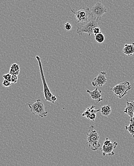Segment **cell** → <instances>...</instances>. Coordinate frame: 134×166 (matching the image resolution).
I'll list each match as a JSON object with an SVG mask.
<instances>
[{
	"instance_id": "cell-1",
	"label": "cell",
	"mask_w": 134,
	"mask_h": 166,
	"mask_svg": "<svg viewBox=\"0 0 134 166\" xmlns=\"http://www.w3.org/2000/svg\"><path fill=\"white\" fill-rule=\"evenodd\" d=\"M100 20L91 14L88 21L83 23H77V34L79 36H81L83 33H87L88 36H90L93 35L95 28L100 27Z\"/></svg>"
},
{
	"instance_id": "cell-2",
	"label": "cell",
	"mask_w": 134,
	"mask_h": 166,
	"mask_svg": "<svg viewBox=\"0 0 134 166\" xmlns=\"http://www.w3.org/2000/svg\"><path fill=\"white\" fill-rule=\"evenodd\" d=\"M30 111L34 115H37L42 118L46 117L48 115V112L44 108V105L41 99L36 100L34 103L28 104Z\"/></svg>"
},
{
	"instance_id": "cell-3",
	"label": "cell",
	"mask_w": 134,
	"mask_h": 166,
	"mask_svg": "<svg viewBox=\"0 0 134 166\" xmlns=\"http://www.w3.org/2000/svg\"><path fill=\"white\" fill-rule=\"evenodd\" d=\"M36 59L38 62L39 65L40 72L41 77L42 80L43 84V94H44V98L46 101L52 103V97L53 94L51 92V91L49 88L47 83L46 78L44 76V72H43V68L42 63L41 62V58L38 56H36Z\"/></svg>"
},
{
	"instance_id": "cell-4",
	"label": "cell",
	"mask_w": 134,
	"mask_h": 166,
	"mask_svg": "<svg viewBox=\"0 0 134 166\" xmlns=\"http://www.w3.org/2000/svg\"><path fill=\"white\" fill-rule=\"evenodd\" d=\"M71 11L75 15L77 23L86 22L91 16V11L88 7L80 8L77 10L71 9Z\"/></svg>"
},
{
	"instance_id": "cell-5",
	"label": "cell",
	"mask_w": 134,
	"mask_h": 166,
	"mask_svg": "<svg viewBox=\"0 0 134 166\" xmlns=\"http://www.w3.org/2000/svg\"><path fill=\"white\" fill-rule=\"evenodd\" d=\"M131 89L132 86L130 85V83L125 82L116 85L115 87L111 88L110 90H112L115 96L120 98H122L127 95L128 92Z\"/></svg>"
},
{
	"instance_id": "cell-6",
	"label": "cell",
	"mask_w": 134,
	"mask_h": 166,
	"mask_svg": "<svg viewBox=\"0 0 134 166\" xmlns=\"http://www.w3.org/2000/svg\"><path fill=\"white\" fill-rule=\"evenodd\" d=\"M90 11L93 16L100 20L103 15L107 13L108 10L101 2H98L92 7Z\"/></svg>"
},
{
	"instance_id": "cell-7",
	"label": "cell",
	"mask_w": 134,
	"mask_h": 166,
	"mask_svg": "<svg viewBox=\"0 0 134 166\" xmlns=\"http://www.w3.org/2000/svg\"><path fill=\"white\" fill-rule=\"evenodd\" d=\"M107 73L105 71H101L96 77L93 79L92 84L94 87H101L107 83L106 78Z\"/></svg>"
},
{
	"instance_id": "cell-8",
	"label": "cell",
	"mask_w": 134,
	"mask_h": 166,
	"mask_svg": "<svg viewBox=\"0 0 134 166\" xmlns=\"http://www.w3.org/2000/svg\"><path fill=\"white\" fill-rule=\"evenodd\" d=\"M100 139L99 134L96 130L94 129V126L93 125H91L89 127L88 133L87 135V144L88 146L90 145L92 142L95 141H98Z\"/></svg>"
},
{
	"instance_id": "cell-9",
	"label": "cell",
	"mask_w": 134,
	"mask_h": 166,
	"mask_svg": "<svg viewBox=\"0 0 134 166\" xmlns=\"http://www.w3.org/2000/svg\"><path fill=\"white\" fill-rule=\"evenodd\" d=\"M117 145H118V143L116 141L112 143V144L110 146L103 145L101 148V151L102 152L103 155L105 156L106 154H108L110 156L115 155L114 150V149L116 148Z\"/></svg>"
},
{
	"instance_id": "cell-10",
	"label": "cell",
	"mask_w": 134,
	"mask_h": 166,
	"mask_svg": "<svg viewBox=\"0 0 134 166\" xmlns=\"http://www.w3.org/2000/svg\"><path fill=\"white\" fill-rule=\"evenodd\" d=\"M87 92L90 95V97L92 100H95L97 103L100 102L103 100L102 98V91L99 90L98 88H95V90L93 91L87 90Z\"/></svg>"
},
{
	"instance_id": "cell-11",
	"label": "cell",
	"mask_w": 134,
	"mask_h": 166,
	"mask_svg": "<svg viewBox=\"0 0 134 166\" xmlns=\"http://www.w3.org/2000/svg\"><path fill=\"white\" fill-rule=\"evenodd\" d=\"M123 53L128 56L130 57L134 54V45L133 44H126L122 50Z\"/></svg>"
},
{
	"instance_id": "cell-12",
	"label": "cell",
	"mask_w": 134,
	"mask_h": 166,
	"mask_svg": "<svg viewBox=\"0 0 134 166\" xmlns=\"http://www.w3.org/2000/svg\"><path fill=\"white\" fill-rule=\"evenodd\" d=\"M124 113L128 114L130 118L133 117L134 116L133 105L130 102H128V100H127V106H126Z\"/></svg>"
},
{
	"instance_id": "cell-13",
	"label": "cell",
	"mask_w": 134,
	"mask_h": 166,
	"mask_svg": "<svg viewBox=\"0 0 134 166\" xmlns=\"http://www.w3.org/2000/svg\"><path fill=\"white\" fill-rule=\"evenodd\" d=\"M20 69L19 65L16 63H13L11 65L9 73L12 75H18L20 73Z\"/></svg>"
},
{
	"instance_id": "cell-14",
	"label": "cell",
	"mask_w": 134,
	"mask_h": 166,
	"mask_svg": "<svg viewBox=\"0 0 134 166\" xmlns=\"http://www.w3.org/2000/svg\"><path fill=\"white\" fill-rule=\"evenodd\" d=\"M112 112L111 106L110 105H107L104 106L101 109V113L104 117H108L110 115Z\"/></svg>"
},
{
	"instance_id": "cell-15",
	"label": "cell",
	"mask_w": 134,
	"mask_h": 166,
	"mask_svg": "<svg viewBox=\"0 0 134 166\" xmlns=\"http://www.w3.org/2000/svg\"><path fill=\"white\" fill-rule=\"evenodd\" d=\"M125 129L128 131L130 134L134 138V121L130 118V124L128 126H125Z\"/></svg>"
},
{
	"instance_id": "cell-16",
	"label": "cell",
	"mask_w": 134,
	"mask_h": 166,
	"mask_svg": "<svg viewBox=\"0 0 134 166\" xmlns=\"http://www.w3.org/2000/svg\"><path fill=\"white\" fill-rule=\"evenodd\" d=\"M88 146L91 148V150L93 151H96L98 150L101 147V144L98 141H95L92 142Z\"/></svg>"
},
{
	"instance_id": "cell-17",
	"label": "cell",
	"mask_w": 134,
	"mask_h": 166,
	"mask_svg": "<svg viewBox=\"0 0 134 166\" xmlns=\"http://www.w3.org/2000/svg\"><path fill=\"white\" fill-rule=\"evenodd\" d=\"M95 40L99 43H102L105 40V36L102 33H100L95 36Z\"/></svg>"
},
{
	"instance_id": "cell-18",
	"label": "cell",
	"mask_w": 134,
	"mask_h": 166,
	"mask_svg": "<svg viewBox=\"0 0 134 166\" xmlns=\"http://www.w3.org/2000/svg\"><path fill=\"white\" fill-rule=\"evenodd\" d=\"M95 106H94V105H92V106H90V107H88L86 110L88 111L90 113H96L100 111V110H95Z\"/></svg>"
},
{
	"instance_id": "cell-19",
	"label": "cell",
	"mask_w": 134,
	"mask_h": 166,
	"mask_svg": "<svg viewBox=\"0 0 134 166\" xmlns=\"http://www.w3.org/2000/svg\"><path fill=\"white\" fill-rule=\"evenodd\" d=\"M12 74L9 73L7 74H4L2 75V78L3 79H6V80H9L10 82H11V79H12Z\"/></svg>"
},
{
	"instance_id": "cell-20",
	"label": "cell",
	"mask_w": 134,
	"mask_h": 166,
	"mask_svg": "<svg viewBox=\"0 0 134 166\" xmlns=\"http://www.w3.org/2000/svg\"><path fill=\"white\" fill-rule=\"evenodd\" d=\"M11 84L12 83L11 82H10L9 80H6V79H4L3 82H2V86H4V87H9L11 86Z\"/></svg>"
},
{
	"instance_id": "cell-21",
	"label": "cell",
	"mask_w": 134,
	"mask_h": 166,
	"mask_svg": "<svg viewBox=\"0 0 134 166\" xmlns=\"http://www.w3.org/2000/svg\"><path fill=\"white\" fill-rule=\"evenodd\" d=\"M17 82H18V75H12L11 83H16Z\"/></svg>"
},
{
	"instance_id": "cell-22",
	"label": "cell",
	"mask_w": 134,
	"mask_h": 166,
	"mask_svg": "<svg viewBox=\"0 0 134 166\" xmlns=\"http://www.w3.org/2000/svg\"><path fill=\"white\" fill-rule=\"evenodd\" d=\"M100 33H101V29L100 27H96L94 28L93 30V34L95 36Z\"/></svg>"
},
{
	"instance_id": "cell-23",
	"label": "cell",
	"mask_w": 134,
	"mask_h": 166,
	"mask_svg": "<svg viewBox=\"0 0 134 166\" xmlns=\"http://www.w3.org/2000/svg\"><path fill=\"white\" fill-rule=\"evenodd\" d=\"M95 118H96V113H90L88 119L92 121H94Z\"/></svg>"
},
{
	"instance_id": "cell-24",
	"label": "cell",
	"mask_w": 134,
	"mask_h": 166,
	"mask_svg": "<svg viewBox=\"0 0 134 166\" xmlns=\"http://www.w3.org/2000/svg\"><path fill=\"white\" fill-rule=\"evenodd\" d=\"M64 28L66 29L67 31H70L72 29V26L70 23H67L64 24Z\"/></svg>"
},
{
	"instance_id": "cell-25",
	"label": "cell",
	"mask_w": 134,
	"mask_h": 166,
	"mask_svg": "<svg viewBox=\"0 0 134 166\" xmlns=\"http://www.w3.org/2000/svg\"><path fill=\"white\" fill-rule=\"evenodd\" d=\"M112 144V142L111 140H109L108 138H107L105 142H104L103 145H105V146H110Z\"/></svg>"
},
{
	"instance_id": "cell-26",
	"label": "cell",
	"mask_w": 134,
	"mask_h": 166,
	"mask_svg": "<svg viewBox=\"0 0 134 166\" xmlns=\"http://www.w3.org/2000/svg\"><path fill=\"white\" fill-rule=\"evenodd\" d=\"M90 113L87 111V110H86L84 112L82 113V117H86L88 119L89 116L90 115Z\"/></svg>"
},
{
	"instance_id": "cell-27",
	"label": "cell",
	"mask_w": 134,
	"mask_h": 166,
	"mask_svg": "<svg viewBox=\"0 0 134 166\" xmlns=\"http://www.w3.org/2000/svg\"><path fill=\"white\" fill-rule=\"evenodd\" d=\"M57 97H56L55 96V95H53V96H52V103H53V104H54V103H55V101L57 100Z\"/></svg>"
},
{
	"instance_id": "cell-28",
	"label": "cell",
	"mask_w": 134,
	"mask_h": 166,
	"mask_svg": "<svg viewBox=\"0 0 134 166\" xmlns=\"http://www.w3.org/2000/svg\"><path fill=\"white\" fill-rule=\"evenodd\" d=\"M131 118H132V119H133V120L134 121V117H131Z\"/></svg>"
},
{
	"instance_id": "cell-29",
	"label": "cell",
	"mask_w": 134,
	"mask_h": 166,
	"mask_svg": "<svg viewBox=\"0 0 134 166\" xmlns=\"http://www.w3.org/2000/svg\"><path fill=\"white\" fill-rule=\"evenodd\" d=\"M132 44H133L134 45V42L132 43Z\"/></svg>"
},
{
	"instance_id": "cell-30",
	"label": "cell",
	"mask_w": 134,
	"mask_h": 166,
	"mask_svg": "<svg viewBox=\"0 0 134 166\" xmlns=\"http://www.w3.org/2000/svg\"><path fill=\"white\" fill-rule=\"evenodd\" d=\"M133 82H134V80H133Z\"/></svg>"
}]
</instances>
